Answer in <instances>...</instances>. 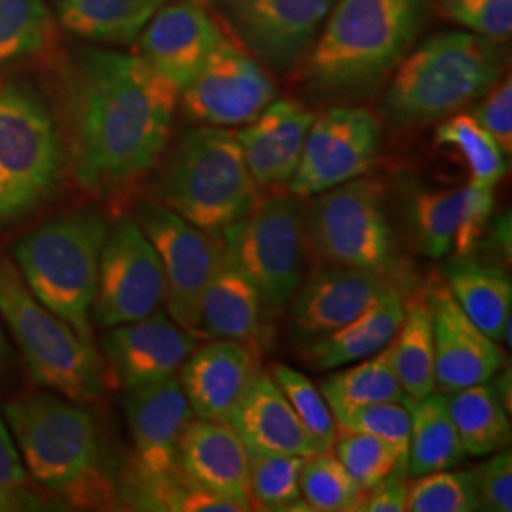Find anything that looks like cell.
<instances>
[{"mask_svg":"<svg viewBox=\"0 0 512 512\" xmlns=\"http://www.w3.org/2000/svg\"><path fill=\"white\" fill-rule=\"evenodd\" d=\"M410 416L412 421L406 461L408 475L420 476L456 469L467 458L444 393L433 391L420 401H412Z\"/></svg>","mask_w":512,"mask_h":512,"instance_id":"obj_28","label":"cell"},{"mask_svg":"<svg viewBox=\"0 0 512 512\" xmlns=\"http://www.w3.org/2000/svg\"><path fill=\"white\" fill-rule=\"evenodd\" d=\"M48 37L42 0H0V65L37 54Z\"/></svg>","mask_w":512,"mask_h":512,"instance_id":"obj_39","label":"cell"},{"mask_svg":"<svg viewBox=\"0 0 512 512\" xmlns=\"http://www.w3.org/2000/svg\"><path fill=\"white\" fill-rule=\"evenodd\" d=\"M334 444L336 458L365 492L374 490L393 473L408 475L406 463L384 440L351 429H338Z\"/></svg>","mask_w":512,"mask_h":512,"instance_id":"obj_38","label":"cell"},{"mask_svg":"<svg viewBox=\"0 0 512 512\" xmlns=\"http://www.w3.org/2000/svg\"><path fill=\"white\" fill-rule=\"evenodd\" d=\"M275 99L270 74L226 37L179 95L190 120L213 128L247 126Z\"/></svg>","mask_w":512,"mask_h":512,"instance_id":"obj_14","label":"cell"},{"mask_svg":"<svg viewBox=\"0 0 512 512\" xmlns=\"http://www.w3.org/2000/svg\"><path fill=\"white\" fill-rule=\"evenodd\" d=\"M179 467L205 490L253 509L249 450L226 421H190L179 446Z\"/></svg>","mask_w":512,"mask_h":512,"instance_id":"obj_24","label":"cell"},{"mask_svg":"<svg viewBox=\"0 0 512 512\" xmlns=\"http://www.w3.org/2000/svg\"><path fill=\"white\" fill-rule=\"evenodd\" d=\"M387 351L391 366L410 401H420L437 391L433 325L427 298L406 302L403 325Z\"/></svg>","mask_w":512,"mask_h":512,"instance_id":"obj_31","label":"cell"},{"mask_svg":"<svg viewBox=\"0 0 512 512\" xmlns=\"http://www.w3.org/2000/svg\"><path fill=\"white\" fill-rule=\"evenodd\" d=\"M494 211V190L475 184L461 186V209L454 249L458 258H469L480 245Z\"/></svg>","mask_w":512,"mask_h":512,"instance_id":"obj_44","label":"cell"},{"mask_svg":"<svg viewBox=\"0 0 512 512\" xmlns=\"http://www.w3.org/2000/svg\"><path fill=\"white\" fill-rule=\"evenodd\" d=\"M249 52L287 69L308 54L336 0H211Z\"/></svg>","mask_w":512,"mask_h":512,"instance_id":"obj_15","label":"cell"},{"mask_svg":"<svg viewBox=\"0 0 512 512\" xmlns=\"http://www.w3.org/2000/svg\"><path fill=\"white\" fill-rule=\"evenodd\" d=\"M222 256L245 275L270 310H285L302 283L306 209L294 194L258 198L220 234Z\"/></svg>","mask_w":512,"mask_h":512,"instance_id":"obj_9","label":"cell"},{"mask_svg":"<svg viewBox=\"0 0 512 512\" xmlns=\"http://www.w3.org/2000/svg\"><path fill=\"white\" fill-rule=\"evenodd\" d=\"M384 107L397 126L440 120L482 99L505 73L501 42L454 31L425 40L397 63Z\"/></svg>","mask_w":512,"mask_h":512,"instance_id":"obj_3","label":"cell"},{"mask_svg":"<svg viewBox=\"0 0 512 512\" xmlns=\"http://www.w3.org/2000/svg\"><path fill=\"white\" fill-rule=\"evenodd\" d=\"M196 348L198 338L162 310L141 321L112 327L103 338V353L112 374L126 391L175 376Z\"/></svg>","mask_w":512,"mask_h":512,"instance_id":"obj_18","label":"cell"},{"mask_svg":"<svg viewBox=\"0 0 512 512\" xmlns=\"http://www.w3.org/2000/svg\"><path fill=\"white\" fill-rule=\"evenodd\" d=\"M258 357L253 349L230 340H213L194 349L179 368V382L194 416L228 421L262 372Z\"/></svg>","mask_w":512,"mask_h":512,"instance_id":"obj_21","label":"cell"},{"mask_svg":"<svg viewBox=\"0 0 512 512\" xmlns=\"http://www.w3.org/2000/svg\"><path fill=\"white\" fill-rule=\"evenodd\" d=\"M165 0H59V21L76 37L129 44Z\"/></svg>","mask_w":512,"mask_h":512,"instance_id":"obj_30","label":"cell"},{"mask_svg":"<svg viewBox=\"0 0 512 512\" xmlns=\"http://www.w3.org/2000/svg\"><path fill=\"white\" fill-rule=\"evenodd\" d=\"M272 378L283 391V395L287 397L289 404L293 406L296 416L304 423V427L327 450H330L338 435V425L321 389L308 380L302 372L283 363H275L272 366Z\"/></svg>","mask_w":512,"mask_h":512,"instance_id":"obj_41","label":"cell"},{"mask_svg":"<svg viewBox=\"0 0 512 512\" xmlns=\"http://www.w3.org/2000/svg\"><path fill=\"white\" fill-rule=\"evenodd\" d=\"M135 220L160 256L171 319L200 340V298L224 260L220 238L196 228L158 202L141 205Z\"/></svg>","mask_w":512,"mask_h":512,"instance_id":"obj_11","label":"cell"},{"mask_svg":"<svg viewBox=\"0 0 512 512\" xmlns=\"http://www.w3.org/2000/svg\"><path fill=\"white\" fill-rule=\"evenodd\" d=\"M158 200L203 232L217 236L258 200L236 133L202 126L186 131L156 184Z\"/></svg>","mask_w":512,"mask_h":512,"instance_id":"obj_5","label":"cell"},{"mask_svg":"<svg viewBox=\"0 0 512 512\" xmlns=\"http://www.w3.org/2000/svg\"><path fill=\"white\" fill-rule=\"evenodd\" d=\"M435 141L440 147L458 150L471 173L469 184L494 190L495 184L507 175L505 152L495 143L494 137L476 122L473 114L461 112L444 120L437 129Z\"/></svg>","mask_w":512,"mask_h":512,"instance_id":"obj_34","label":"cell"},{"mask_svg":"<svg viewBox=\"0 0 512 512\" xmlns=\"http://www.w3.org/2000/svg\"><path fill=\"white\" fill-rule=\"evenodd\" d=\"M107 234L105 217L95 209H82L44 222L14 245L27 289L90 344L99 260Z\"/></svg>","mask_w":512,"mask_h":512,"instance_id":"obj_4","label":"cell"},{"mask_svg":"<svg viewBox=\"0 0 512 512\" xmlns=\"http://www.w3.org/2000/svg\"><path fill=\"white\" fill-rule=\"evenodd\" d=\"M164 302L165 275L160 256L137 220H118L101 251L93 321L112 329L145 319L160 310Z\"/></svg>","mask_w":512,"mask_h":512,"instance_id":"obj_12","label":"cell"},{"mask_svg":"<svg viewBox=\"0 0 512 512\" xmlns=\"http://www.w3.org/2000/svg\"><path fill=\"white\" fill-rule=\"evenodd\" d=\"M473 116L476 122L486 129L495 139V143L511 156L512 150V80L507 74L484 95L482 103L476 107Z\"/></svg>","mask_w":512,"mask_h":512,"instance_id":"obj_47","label":"cell"},{"mask_svg":"<svg viewBox=\"0 0 512 512\" xmlns=\"http://www.w3.org/2000/svg\"><path fill=\"white\" fill-rule=\"evenodd\" d=\"M319 389L332 416L361 404L412 403L391 366L387 348L363 359L359 365L334 372Z\"/></svg>","mask_w":512,"mask_h":512,"instance_id":"obj_33","label":"cell"},{"mask_svg":"<svg viewBox=\"0 0 512 512\" xmlns=\"http://www.w3.org/2000/svg\"><path fill=\"white\" fill-rule=\"evenodd\" d=\"M126 416L133 439L131 471L162 475L179 469V446L194 412L181 382L171 376L162 382L128 389Z\"/></svg>","mask_w":512,"mask_h":512,"instance_id":"obj_17","label":"cell"},{"mask_svg":"<svg viewBox=\"0 0 512 512\" xmlns=\"http://www.w3.org/2000/svg\"><path fill=\"white\" fill-rule=\"evenodd\" d=\"M300 494L311 511H361L365 492L344 469L340 459L323 450L306 459L300 473Z\"/></svg>","mask_w":512,"mask_h":512,"instance_id":"obj_36","label":"cell"},{"mask_svg":"<svg viewBox=\"0 0 512 512\" xmlns=\"http://www.w3.org/2000/svg\"><path fill=\"white\" fill-rule=\"evenodd\" d=\"M340 429H351L387 442L404 463L410 442V403H372L349 408L334 416Z\"/></svg>","mask_w":512,"mask_h":512,"instance_id":"obj_42","label":"cell"},{"mask_svg":"<svg viewBox=\"0 0 512 512\" xmlns=\"http://www.w3.org/2000/svg\"><path fill=\"white\" fill-rule=\"evenodd\" d=\"M306 239L325 262L387 274L393 239L384 186L359 177L317 194L306 211Z\"/></svg>","mask_w":512,"mask_h":512,"instance_id":"obj_10","label":"cell"},{"mask_svg":"<svg viewBox=\"0 0 512 512\" xmlns=\"http://www.w3.org/2000/svg\"><path fill=\"white\" fill-rule=\"evenodd\" d=\"M264 308L255 285L222 260L217 274L213 275L200 298V338L238 342L258 353L268 340Z\"/></svg>","mask_w":512,"mask_h":512,"instance_id":"obj_25","label":"cell"},{"mask_svg":"<svg viewBox=\"0 0 512 512\" xmlns=\"http://www.w3.org/2000/svg\"><path fill=\"white\" fill-rule=\"evenodd\" d=\"M431 0H336L306 61L323 92L366 90L397 67L420 35Z\"/></svg>","mask_w":512,"mask_h":512,"instance_id":"obj_2","label":"cell"},{"mask_svg":"<svg viewBox=\"0 0 512 512\" xmlns=\"http://www.w3.org/2000/svg\"><path fill=\"white\" fill-rule=\"evenodd\" d=\"M38 509L37 499L27 492V471L16 442L0 418V512Z\"/></svg>","mask_w":512,"mask_h":512,"instance_id":"obj_45","label":"cell"},{"mask_svg":"<svg viewBox=\"0 0 512 512\" xmlns=\"http://www.w3.org/2000/svg\"><path fill=\"white\" fill-rule=\"evenodd\" d=\"M440 14L467 31L495 42L512 33V0H435Z\"/></svg>","mask_w":512,"mask_h":512,"instance_id":"obj_43","label":"cell"},{"mask_svg":"<svg viewBox=\"0 0 512 512\" xmlns=\"http://www.w3.org/2000/svg\"><path fill=\"white\" fill-rule=\"evenodd\" d=\"M404 473L387 476L382 484L366 494L361 511L365 512H404L408 499V482Z\"/></svg>","mask_w":512,"mask_h":512,"instance_id":"obj_48","label":"cell"},{"mask_svg":"<svg viewBox=\"0 0 512 512\" xmlns=\"http://www.w3.org/2000/svg\"><path fill=\"white\" fill-rule=\"evenodd\" d=\"M406 511H478L473 473H458L454 469H448L416 476L412 482H408Z\"/></svg>","mask_w":512,"mask_h":512,"instance_id":"obj_40","label":"cell"},{"mask_svg":"<svg viewBox=\"0 0 512 512\" xmlns=\"http://www.w3.org/2000/svg\"><path fill=\"white\" fill-rule=\"evenodd\" d=\"M393 289L385 274L325 262L296 289L291 323L302 340L330 334Z\"/></svg>","mask_w":512,"mask_h":512,"instance_id":"obj_19","label":"cell"},{"mask_svg":"<svg viewBox=\"0 0 512 512\" xmlns=\"http://www.w3.org/2000/svg\"><path fill=\"white\" fill-rule=\"evenodd\" d=\"M382 128L370 110L334 107L311 124L300 164L289 181L296 198H313L363 177L378 158Z\"/></svg>","mask_w":512,"mask_h":512,"instance_id":"obj_13","label":"cell"},{"mask_svg":"<svg viewBox=\"0 0 512 512\" xmlns=\"http://www.w3.org/2000/svg\"><path fill=\"white\" fill-rule=\"evenodd\" d=\"M433 325L437 389L448 395L469 385L490 382L503 368V349L459 308L448 285L427 293Z\"/></svg>","mask_w":512,"mask_h":512,"instance_id":"obj_16","label":"cell"},{"mask_svg":"<svg viewBox=\"0 0 512 512\" xmlns=\"http://www.w3.org/2000/svg\"><path fill=\"white\" fill-rule=\"evenodd\" d=\"M406 302L399 289H389L348 325L310 340L306 359L317 370L342 368L368 359L391 344L404 319Z\"/></svg>","mask_w":512,"mask_h":512,"instance_id":"obj_26","label":"cell"},{"mask_svg":"<svg viewBox=\"0 0 512 512\" xmlns=\"http://www.w3.org/2000/svg\"><path fill=\"white\" fill-rule=\"evenodd\" d=\"M2 412L21 461L38 484L80 503L103 494L97 490L101 440L86 410L57 393H25L4 404Z\"/></svg>","mask_w":512,"mask_h":512,"instance_id":"obj_6","label":"cell"},{"mask_svg":"<svg viewBox=\"0 0 512 512\" xmlns=\"http://www.w3.org/2000/svg\"><path fill=\"white\" fill-rule=\"evenodd\" d=\"M461 188L423 190L412 200V220L423 255L442 258L454 249Z\"/></svg>","mask_w":512,"mask_h":512,"instance_id":"obj_37","label":"cell"},{"mask_svg":"<svg viewBox=\"0 0 512 512\" xmlns=\"http://www.w3.org/2000/svg\"><path fill=\"white\" fill-rule=\"evenodd\" d=\"M8 359H10V348H8V342H6L4 332L0 327V368L8 363Z\"/></svg>","mask_w":512,"mask_h":512,"instance_id":"obj_49","label":"cell"},{"mask_svg":"<svg viewBox=\"0 0 512 512\" xmlns=\"http://www.w3.org/2000/svg\"><path fill=\"white\" fill-rule=\"evenodd\" d=\"M313 120L315 114L300 101L275 99L236 133L243 160L258 188L289 184Z\"/></svg>","mask_w":512,"mask_h":512,"instance_id":"obj_22","label":"cell"},{"mask_svg":"<svg viewBox=\"0 0 512 512\" xmlns=\"http://www.w3.org/2000/svg\"><path fill=\"white\" fill-rule=\"evenodd\" d=\"M446 285L459 308L478 329L495 342L511 346L512 283L501 268L469 258L454 260L446 268Z\"/></svg>","mask_w":512,"mask_h":512,"instance_id":"obj_27","label":"cell"},{"mask_svg":"<svg viewBox=\"0 0 512 512\" xmlns=\"http://www.w3.org/2000/svg\"><path fill=\"white\" fill-rule=\"evenodd\" d=\"M63 141L42 97L21 84H0V228L37 211L54 194Z\"/></svg>","mask_w":512,"mask_h":512,"instance_id":"obj_8","label":"cell"},{"mask_svg":"<svg viewBox=\"0 0 512 512\" xmlns=\"http://www.w3.org/2000/svg\"><path fill=\"white\" fill-rule=\"evenodd\" d=\"M181 90L137 54L90 50L69 88L71 160L93 192L135 181L162 156Z\"/></svg>","mask_w":512,"mask_h":512,"instance_id":"obj_1","label":"cell"},{"mask_svg":"<svg viewBox=\"0 0 512 512\" xmlns=\"http://www.w3.org/2000/svg\"><path fill=\"white\" fill-rule=\"evenodd\" d=\"M139 55L183 90L224 38L198 0L160 8L139 35Z\"/></svg>","mask_w":512,"mask_h":512,"instance_id":"obj_20","label":"cell"},{"mask_svg":"<svg viewBox=\"0 0 512 512\" xmlns=\"http://www.w3.org/2000/svg\"><path fill=\"white\" fill-rule=\"evenodd\" d=\"M304 456L249 452V497L266 511H306L298 507L304 499L300 494V473L306 463Z\"/></svg>","mask_w":512,"mask_h":512,"instance_id":"obj_35","label":"cell"},{"mask_svg":"<svg viewBox=\"0 0 512 512\" xmlns=\"http://www.w3.org/2000/svg\"><path fill=\"white\" fill-rule=\"evenodd\" d=\"M478 511H512V454L501 450L473 471Z\"/></svg>","mask_w":512,"mask_h":512,"instance_id":"obj_46","label":"cell"},{"mask_svg":"<svg viewBox=\"0 0 512 512\" xmlns=\"http://www.w3.org/2000/svg\"><path fill=\"white\" fill-rule=\"evenodd\" d=\"M0 317L38 384L73 403L103 393V363L93 344L38 302L6 256H0Z\"/></svg>","mask_w":512,"mask_h":512,"instance_id":"obj_7","label":"cell"},{"mask_svg":"<svg viewBox=\"0 0 512 512\" xmlns=\"http://www.w3.org/2000/svg\"><path fill=\"white\" fill-rule=\"evenodd\" d=\"M249 452L310 458L327 450L296 416L272 374L260 372L226 421Z\"/></svg>","mask_w":512,"mask_h":512,"instance_id":"obj_23","label":"cell"},{"mask_svg":"<svg viewBox=\"0 0 512 512\" xmlns=\"http://www.w3.org/2000/svg\"><path fill=\"white\" fill-rule=\"evenodd\" d=\"M450 416L467 456L484 458L511 444L509 408L490 382L469 385L446 395Z\"/></svg>","mask_w":512,"mask_h":512,"instance_id":"obj_29","label":"cell"},{"mask_svg":"<svg viewBox=\"0 0 512 512\" xmlns=\"http://www.w3.org/2000/svg\"><path fill=\"white\" fill-rule=\"evenodd\" d=\"M126 503L139 511L243 512L247 505L213 494L175 469L162 475H143L129 469L124 486Z\"/></svg>","mask_w":512,"mask_h":512,"instance_id":"obj_32","label":"cell"}]
</instances>
